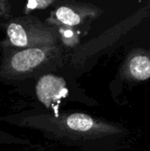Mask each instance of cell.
I'll return each instance as SVG.
<instances>
[{
	"label": "cell",
	"instance_id": "1",
	"mask_svg": "<svg viewBox=\"0 0 150 151\" xmlns=\"http://www.w3.org/2000/svg\"><path fill=\"white\" fill-rule=\"evenodd\" d=\"M4 121L18 126L36 128L44 134H50L52 136L69 139L72 142L96 140L123 132V129L113 124L81 112L61 116L29 114L20 119H11L4 118Z\"/></svg>",
	"mask_w": 150,
	"mask_h": 151
},
{
	"label": "cell",
	"instance_id": "2",
	"mask_svg": "<svg viewBox=\"0 0 150 151\" xmlns=\"http://www.w3.org/2000/svg\"><path fill=\"white\" fill-rule=\"evenodd\" d=\"M4 28L6 38L2 45L11 50L58 45V30L29 14L10 19Z\"/></svg>",
	"mask_w": 150,
	"mask_h": 151
},
{
	"label": "cell",
	"instance_id": "3",
	"mask_svg": "<svg viewBox=\"0 0 150 151\" xmlns=\"http://www.w3.org/2000/svg\"><path fill=\"white\" fill-rule=\"evenodd\" d=\"M60 55L61 47L59 45L11 50L1 63V77L7 80L24 79L54 62Z\"/></svg>",
	"mask_w": 150,
	"mask_h": 151
},
{
	"label": "cell",
	"instance_id": "4",
	"mask_svg": "<svg viewBox=\"0 0 150 151\" xmlns=\"http://www.w3.org/2000/svg\"><path fill=\"white\" fill-rule=\"evenodd\" d=\"M102 11L90 4L66 3L58 6L51 14L49 23L57 26L72 27L79 26L88 19H95L101 15Z\"/></svg>",
	"mask_w": 150,
	"mask_h": 151
},
{
	"label": "cell",
	"instance_id": "5",
	"mask_svg": "<svg viewBox=\"0 0 150 151\" xmlns=\"http://www.w3.org/2000/svg\"><path fill=\"white\" fill-rule=\"evenodd\" d=\"M37 99L47 108L59 102L67 95L66 83L64 78L54 74H44L35 85Z\"/></svg>",
	"mask_w": 150,
	"mask_h": 151
},
{
	"label": "cell",
	"instance_id": "6",
	"mask_svg": "<svg viewBox=\"0 0 150 151\" xmlns=\"http://www.w3.org/2000/svg\"><path fill=\"white\" fill-rule=\"evenodd\" d=\"M124 79L142 81L150 78V51L137 50L126 58L121 69Z\"/></svg>",
	"mask_w": 150,
	"mask_h": 151
},
{
	"label": "cell",
	"instance_id": "7",
	"mask_svg": "<svg viewBox=\"0 0 150 151\" xmlns=\"http://www.w3.org/2000/svg\"><path fill=\"white\" fill-rule=\"evenodd\" d=\"M56 3L55 0H34V1H29L27 4L25 13L26 15L29 14L30 12L34 10H39V9H46L49 6L54 4Z\"/></svg>",
	"mask_w": 150,
	"mask_h": 151
},
{
	"label": "cell",
	"instance_id": "8",
	"mask_svg": "<svg viewBox=\"0 0 150 151\" xmlns=\"http://www.w3.org/2000/svg\"><path fill=\"white\" fill-rule=\"evenodd\" d=\"M11 13V4L8 1L0 0V18H8Z\"/></svg>",
	"mask_w": 150,
	"mask_h": 151
}]
</instances>
